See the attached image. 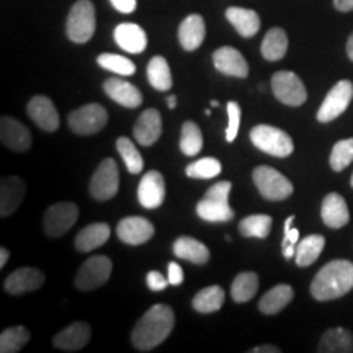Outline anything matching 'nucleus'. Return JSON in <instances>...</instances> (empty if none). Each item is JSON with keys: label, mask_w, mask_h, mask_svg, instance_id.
Instances as JSON below:
<instances>
[{"label": "nucleus", "mask_w": 353, "mask_h": 353, "mask_svg": "<svg viewBox=\"0 0 353 353\" xmlns=\"http://www.w3.org/2000/svg\"><path fill=\"white\" fill-rule=\"evenodd\" d=\"M196 214L208 223H226L234 218V210L229 206V201L211 200L205 196L196 205Z\"/></svg>", "instance_id": "obj_31"}, {"label": "nucleus", "mask_w": 353, "mask_h": 353, "mask_svg": "<svg viewBox=\"0 0 353 353\" xmlns=\"http://www.w3.org/2000/svg\"><path fill=\"white\" fill-rule=\"evenodd\" d=\"M118 188H120V170L117 162L113 159H103L88 185L90 195L97 201H108L117 196Z\"/></svg>", "instance_id": "obj_6"}, {"label": "nucleus", "mask_w": 353, "mask_h": 353, "mask_svg": "<svg viewBox=\"0 0 353 353\" xmlns=\"http://www.w3.org/2000/svg\"><path fill=\"white\" fill-rule=\"evenodd\" d=\"M26 193L25 182L17 175H7L0 183V216L8 218L20 208Z\"/></svg>", "instance_id": "obj_15"}, {"label": "nucleus", "mask_w": 353, "mask_h": 353, "mask_svg": "<svg viewBox=\"0 0 353 353\" xmlns=\"http://www.w3.org/2000/svg\"><path fill=\"white\" fill-rule=\"evenodd\" d=\"M353 162V138L342 139L330 152V167L334 172H342Z\"/></svg>", "instance_id": "obj_42"}, {"label": "nucleus", "mask_w": 353, "mask_h": 353, "mask_svg": "<svg viewBox=\"0 0 353 353\" xmlns=\"http://www.w3.org/2000/svg\"><path fill=\"white\" fill-rule=\"evenodd\" d=\"M224 298H226L224 290L218 285H213L198 291L195 298H193L192 306L195 311L201 312V314H211V312L219 311V309L223 307Z\"/></svg>", "instance_id": "obj_32"}, {"label": "nucleus", "mask_w": 353, "mask_h": 353, "mask_svg": "<svg viewBox=\"0 0 353 353\" xmlns=\"http://www.w3.org/2000/svg\"><path fill=\"white\" fill-rule=\"evenodd\" d=\"M145 281H148V288L151 291H164L170 285L169 278H164V275L159 272H149Z\"/></svg>", "instance_id": "obj_46"}, {"label": "nucleus", "mask_w": 353, "mask_h": 353, "mask_svg": "<svg viewBox=\"0 0 353 353\" xmlns=\"http://www.w3.org/2000/svg\"><path fill=\"white\" fill-rule=\"evenodd\" d=\"M118 239L128 245H143L152 239L154 226L149 219L141 216H130L121 219L117 228Z\"/></svg>", "instance_id": "obj_13"}, {"label": "nucleus", "mask_w": 353, "mask_h": 353, "mask_svg": "<svg viewBox=\"0 0 353 353\" xmlns=\"http://www.w3.org/2000/svg\"><path fill=\"white\" fill-rule=\"evenodd\" d=\"M117 151L120 152L123 162L126 164V169L130 174L138 175L143 172L144 161H143V157H141L138 149H136L134 143H132L130 138H125V136L118 138L117 139Z\"/></svg>", "instance_id": "obj_39"}, {"label": "nucleus", "mask_w": 353, "mask_h": 353, "mask_svg": "<svg viewBox=\"0 0 353 353\" xmlns=\"http://www.w3.org/2000/svg\"><path fill=\"white\" fill-rule=\"evenodd\" d=\"M174 254L190 263L205 265L210 260V250L203 242L193 237L182 236L174 242Z\"/></svg>", "instance_id": "obj_27"}, {"label": "nucleus", "mask_w": 353, "mask_h": 353, "mask_svg": "<svg viewBox=\"0 0 353 353\" xmlns=\"http://www.w3.org/2000/svg\"><path fill=\"white\" fill-rule=\"evenodd\" d=\"M112 6L121 13H132L136 10V0H110Z\"/></svg>", "instance_id": "obj_48"}, {"label": "nucleus", "mask_w": 353, "mask_h": 353, "mask_svg": "<svg viewBox=\"0 0 353 353\" xmlns=\"http://www.w3.org/2000/svg\"><path fill=\"white\" fill-rule=\"evenodd\" d=\"M113 263L105 255H95L82 263L76 275V286L81 291H92L100 288L112 275Z\"/></svg>", "instance_id": "obj_9"}, {"label": "nucleus", "mask_w": 353, "mask_h": 353, "mask_svg": "<svg viewBox=\"0 0 353 353\" xmlns=\"http://www.w3.org/2000/svg\"><path fill=\"white\" fill-rule=\"evenodd\" d=\"M334 7L339 12H352L353 10V0H334Z\"/></svg>", "instance_id": "obj_49"}, {"label": "nucleus", "mask_w": 353, "mask_h": 353, "mask_svg": "<svg viewBox=\"0 0 353 353\" xmlns=\"http://www.w3.org/2000/svg\"><path fill=\"white\" fill-rule=\"evenodd\" d=\"M262 56L267 61H280L286 56L288 51V37L283 28H272L265 34L262 46H260Z\"/></svg>", "instance_id": "obj_30"}, {"label": "nucleus", "mask_w": 353, "mask_h": 353, "mask_svg": "<svg viewBox=\"0 0 353 353\" xmlns=\"http://www.w3.org/2000/svg\"><path fill=\"white\" fill-rule=\"evenodd\" d=\"M44 283V273L38 268L23 267L10 273L3 281V288L10 294H23L28 291H34L41 288Z\"/></svg>", "instance_id": "obj_19"}, {"label": "nucleus", "mask_w": 353, "mask_h": 353, "mask_svg": "<svg viewBox=\"0 0 353 353\" xmlns=\"http://www.w3.org/2000/svg\"><path fill=\"white\" fill-rule=\"evenodd\" d=\"M250 141L260 151L273 157H288L294 151L293 139L288 132L270 125H257L250 131Z\"/></svg>", "instance_id": "obj_4"}, {"label": "nucleus", "mask_w": 353, "mask_h": 353, "mask_svg": "<svg viewBox=\"0 0 353 353\" xmlns=\"http://www.w3.org/2000/svg\"><path fill=\"white\" fill-rule=\"evenodd\" d=\"M211 107H216V108H218V107H219V103H218V101H216V100H211Z\"/></svg>", "instance_id": "obj_54"}, {"label": "nucleus", "mask_w": 353, "mask_h": 353, "mask_svg": "<svg viewBox=\"0 0 353 353\" xmlns=\"http://www.w3.org/2000/svg\"><path fill=\"white\" fill-rule=\"evenodd\" d=\"M259 290V275L254 272H242L234 278L231 296L236 303H247L255 296Z\"/></svg>", "instance_id": "obj_34"}, {"label": "nucleus", "mask_w": 353, "mask_h": 353, "mask_svg": "<svg viewBox=\"0 0 353 353\" xmlns=\"http://www.w3.org/2000/svg\"><path fill=\"white\" fill-rule=\"evenodd\" d=\"M228 128H226V141L232 143L237 138L239 132V123H241V107L237 101H229L228 103Z\"/></svg>", "instance_id": "obj_43"}, {"label": "nucleus", "mask_w": 353, "mask_h": 353, "mask_svg": "<svg viewBox=\"0 0 353 353\" xmlns=\"http://www.w3.org/2000/svg\"><path fill=\"white\" fill-rule=\"evenodd\" d=\"M353 290V263L350 260H332L317 272L311 283V294L317 301H332Z\"/></svg>", "instance_id": "obj_2"}, {"label": "nucleus", "mask_w": 353, "mask_h": 353, "mask_svg": "<svg viewBox=\"0 0 353 353\" xmlns=\"http://www.w3.org/2000/svg\"><path fill=\"white\" fill-rule=\"evenodd\" d=\"M8 257H10V252L6 249V247H2L0 249V268H3L8 262Z\"/></svg>", "instance_id": "obj_51"}, {"label": "nucleus", "mask_w": 353, "mask_h": 353, "mask_svg": "<svg viewBox=\"0 0 353 353\" xmlns=\"http://www.w3.org/2000/svg\"><path fill=\"white\" fill-rule=\"evenodd\" d=\"M148 81L159 92H167L172 88V72L165 57L154 56L148 64Z\"/></svg>", "instance_id": "obj_35"}, {"label": "nucleus", "mask_w": 353, "mask_h": 353, "mask_svg": "<svg viewBox=\"0 0 353 353\" xmlns=\"http://www.w3.org/2000/svg\"><path fill=\"white\" fill-rule=\"evenodd\" d=\"M70 131L81 136L95 134L103 130L108 123L107 108L100 103H88L83 107L74 110L68 117Z\"/></svg>", "instance_id": "obj_7"}, {"label": "nucleus", "mask_w": 353, "mask_h": 353, "mask_svg": "<svg viewBox=\"0 0 353 353\" xmlns=\"http://www.w3.org/2000/svg\"><path fill=\"white\" fill-rule=\"evenodd\" d=\"M250 353H280V348L273 345H260L250 350Z\"/></svg>", "instance_id": "obj_50"}, {"label": "nucleus", "mask_w": 353, "mask_h": 353, "mask_svg": "<svg viewBox=\"0 0 353 353\" xmlns=\"http://www.w3.org/2000/svg\"><path fill=\"white\" fill-rule=\"evenodd\" d=\"M0 141L15 152H26L32 148V134L28 128L12 117H2L0 120Z\"/></svg>", "instance_id": "obj_14"}, {"label": "nucleus", "mask_w": 353, "mask_h": 353, "mask_svg": "<svg viewBox=\"0 0 353 353\" xmlns=\"http://www.w3.org/2000/svg\"><path fill=\"white\" fill-rule=\"evenodd\" d=\"M223 170L221 167V162L214 157H203L200 161L192 162L187 169H185V174H187L190 179H203L208 180L213 179V176H218Z\"/></svg>", "instance_id": "obj_41"}, {"label": "nucleus", "mask_w": 353, "mask_h": 353, "mask_svg": "<svg viewBox=\"0 0 353 353\" xmlns=\"http://www.w3.org/2000/svg\"><path fill=\"white\" fill-rule=\"evenodd\" d=\"M103 90L110 99L125 108H138L143 103V95H141L139 88L123 79H107L103 83Z\"/></svg>", "instance_id": "obj_20"}, {"label": "nucleus", "mask_w": 353, "mask_h": 353, "mask_svg": "<svg viewBox=\"0 0 353 353\" xmlns=\"http://www.w3.org/2000/svg\"><path fill=\"white\" fill-rule=\"evenodd\" d=\"M79 219V208L76 203L61 201L50 206L44 214V232L50 237L64 236L69 229H72L74 224Z\"/></svg>", "instance_id": "obj_10"}, {"label": "nucleus", "mask_w": 353, "mask_h": 353, "mask_svg": "<svg viewBox=\"0 0 353 353\" xmlns=\"http://www.w3.org/2000/svg\"><path fill=\"white\" fill-rule=\"evenodd\" d=\"M252 176L255 187L265 200L283 201L293 195V183L273 167L260 165L254 170Z\"/></svg>", "instance_id": "obj_5"}, {"label": "nucleus", "mask_w": 353, "mask_h": 353, "mask_svg": "<svg viewBox=\"0 0 353 353\" xmlns=\"http://www.w3.org/2000/svg\"><path fill=\"white\" fill-rule=\"evenodd\" d=\"M97 63L100 68L110 70V72L118 74V76H132L136 72V65L131 59L125 56L112 54V52H105L97 57Z\"/></svg>", "instance_id": "obj_40"}, {"label": "nucleus", "mask_w": 353, "mask_h": 353, "mask_svg": "<svg viewBox=\"0 0 353 353\" xmlns=\"http://www.w3.org/2000/svg\"><path fill=\"white\" fill-rule=\"evenodd\" d=\"M325 245L324 236L319 234H311L298 242L296 245V265L298 267H309L319 259Z\"/></svg>", "instance_id": "obj_33"}, {"label": "nucleus", "mask_w": 353, "mask_h": 353, "mask_svg": "<svg viewBox=\"0 0 353 353\" xmlns=\"http://www.w3.org/2000/svg\"><path fill=\"white\" fill-rule=\"evenodd\" d=\"M114 41L118 46L131 54H139L148 46V34L139 25L136 23H121L114 28Z\"/></svg>", "instance_id": "obj_23"}, {"label": "nucleus", "mask_w": 353, "mask_h": 353, "mask_svg": "<svg viewBox=\"0 0 353 353\" xmlns=\"http://www.w3.org/2000/svg\"><path fill=\"white\" fill-rule=\"evenodd\" d=\"M272 92L275 99L288 107H301L307 99L301 79L291 70H280L272 77Z\"/></svg>", "instance_id": "obj_8"}, {"label": "nucleus", "mask_w": 353, "mask_h": 353, "mask_svg": "<svg viewBox=\"0 0 353 353\" xmlns=\"http://www.w3.org/2000/svg\"><path fill=\"white\" fill-rule=\"evenodd\" d=\"M294 221V216H290L288 219L285 221V236H283V242H281V249H285L286 245H298L299 242V231L296 228H291V224H293Z\"/></svg>", "instance_id": "obj_45"}, {"label": "nucleus", "mask_w": 353, "mask_h": 353, "mask_svg": "<svg viewBox=\"0 0 353 353\" xmlns=\"http://www.w3.org/2000/svg\"><path fill=\"white\" fill-rule=\"evenodd\" d=\"M92 329L87 322H74L69 327L57 332L52 339V345L57 350L79 352L90 342Z\"/></svg>", "instance_id": "obj_17"}, {"label": "nucleus", "mask_w": 353, "mask_h": 353, "mask_svg": "<svg viewBox=\"0 0 353 353\" xmlns=\"http://www.w3.org/2000/svg\"><path fill=\"white\" fill-rule=\"evenodd\" d=\"M347 56L348 59L353 61V33L350 34V38H348L347 41Z\"/></svg>", "instance_id": "obj_52"}, {"label": "nucleus", "mask_w": 353, "mask_h": 353, "mask_svg": "<svg viewBox=\"0 0 353 353\" xmlns=\"http://www.w3.org/2000/svg\"><path fill=\"white\" fill-rule=\"evenodd\" d=\"M138 200L145 210H156L165 200V180L161 172L149 170L141 179L138 187Z\"/></svg>", "instance_id": "obj_12"}, {"label": "nucleus", "mask_w": 353, "mask_h": 353, "mask_svg": "<svg viewBox=\"0 0 353 353\" xmlns=\"http://www.w3.org/2000/svg\"><path fill=\"white\" fill-rule=\"evenodd\" d=\"M95 7L90 0H77L70 8L65 33L72 43L83 44L90 41L95 33Z\"/></svg>", "instance_id": "obj_3"}, {"label": "nucleus", "mask_w": 353, "mask_h": 353, "mask_svg": "<svg viewBox=\"0 0 353 353\" xmlns=\"http://www.w3.org/2000/svg\"><path fill=\"white\" fill-rule=\"evenodd\" d=\"M203 149V134L196 123L185 121L180 134V151L185 156L193 157Z\"/></svg>", "instance_id": "obj_38"}, {"label": "nucleus", "mask_w": 353, "mask_h": 353, "mask_svg": "<svg viewBox=\"0 0 353 353\" xmlns=\"http://www.w3.org/2000/svg\"><path fill=\"white\" fill-rule=\"evenodd\" d=\"M213 64L224 76L239 79L249 76V64H247L245 57L232 46H223L216 50L213 54Z\"/></svg>", "instance_id": "obj_16"}, {"label": "nucleus", "mask_w": 353, "mask_h": 353, "mask_svg": "<svg viewBox=\"0 0 353 353\" xmlns=\"http://www.w3.org/2000/svg\"><path fill=\"white\" fill-rule=\"evenodd\" d=\"M32 335L23 325L8 327L0 335V352L2 353H17L30 342Z\"/></svg>", "instance_id": "obj_37"}, {"label": "nucleus", "mask_w": 353, "mask_h": 353, "mask_svg": "<svg viewBox=\"0 0 353 353\" xmlns=\"http://www.w3.org/2000/svg\"><path fill=\"white\" fill-rule=\"evenodd\" d=\"M167 107H169L170 110L176 107V97H174V95L167 97Z\"/></svg>", "instance_id": "obj_53"}, {"label": "nucleus", "mask_w": 353, "mask_h": 353, "mask_svg": "<svg viewBox=\"0 0 353 353\" xmlns=\"http://www.w3.org/2000/svg\"><path fill=\"white\" fill-rule=\"evenodd\" d=\"M321 216L324 224L330 229H341L347 226L350 221V211H348L347 201L339 193H329L322 201Z\"/></svg>", "instance_id": "obj_22"}, {"label": "nucleus", "mask_w": 353, "mask_h": 353, "mask_svg": "<svg viewBox=\"0 0 353 353\" xmlns=\"http://www.w3.org/2000/svg\"><path fill=\"white\" fill-rule=\"evenodd\" d=\"M132 132L141 145H152L162 134L161 112L156 108H148L141 113Z\"/></svg>", "instance_id": "obj_21"}, {"label": "nucleus", "mask_w": 353, "mask_h": 353, "mask_svg": "<svg viewBox=\"0 0 353 353\" xmlns=\"http://www.w3.org/2000/svg\"><path fill=\"white\" fill-rule=\"evenodd\" d=\"M293 298L294 291L290 285H276L263 294L262 299L259 301V309L267 316L278 314L293 301Z\"/></svg>", "instance_id": "obj_28"}, {"label": "nucleus", "mask_w": 353, "mask_h": 353, "mask_svg": "<svg viewBox=\"0 0 353 353\" xmlns=\"http://www.w3.org/2000/svg\"><path fill=\"white\" fill-rule=\"evenodd\" d=\"M273 219L268 214H250L239 223V232L244 237L267 239L272 231Z\"/></svg>", "instance_id": "obj_36"}, {"label": "nucleus", "mask_w": 353, "mask_h": 353, "mask_svg": "<svg viewBox=\"0 0 353 353\" xmlns=\"http://www.w3.org/2000/svg\"><path fill=\"white\" fill-rule=\"evenodd\" d=\"M353 99V83L350 81H341L330 88L324 101L317 112V121L330 123L345 112Z\"/></svg>", "instance_id": "obj_11"}, {"label": "nucleus", "mask_w": 353, "mask_h": 353, "mask_svg": "<svg viewBox=\"0 0 353 353\" xmlns=\"http://www.w3.org/2000/svg\"><path fill=\"white\" fill-rule=\"evenodd\" d=\"M232 183L228 182V180H223V182L214 183L208 192H206V198H211V200H219V201H229V193H231Z\"/></svg>", "instance_id": "obj_44"}, {"label": "nucleus", "mask_w": 353, "mask_h": 353, "mask_svg": "<svg viewBox=\"0 0 353 353\" xmlns=\"http://www.w3.org/2000/svg\"><path fill=\"white\" fill-rule=\"evenodd\" d=\"M226 19L236 28V32L244 38L255 37L260 30L259 13L250 8L229 7L226 10Z\"/></svg>", "instance_id": "obj_25"}, {"label": "nucleus", "mask_w": 353, "mask_h": 353, "mask_svg": "<svg viewBox=\"0 0 353 353\" xmlns=\"http://www.w3.org/2000/svg\"><path fill=\"white\" fill-rule=\"evenodd\" d=\"M350 183H352V188H353V175H352V180H350Z\"/></svg>", "instance_id": "obj_55"}, {"label": "nucleus", "mask_w": 353, "mask_h": 353, "mask_svg": "<svg viewBox=\"0 0 353 353\" xmlns=\"http://www.w3.org/2000/svg\"><path fill=\"white\" fill-rule=\"evenodd\" d=\"M169 283L174 286H179L183 283V270L176 262H170L169 263Z\"/></svg>", "instance_id": "obj_47"}, {"label": "nucleus", "mask_w": 353, "mask_h": 353, "mask_svg": "<svg viewBox=\"0 0 353 353\" xmlns=\"http://www.w3.org/2000/svg\"><path fill=\"white\" fill-rule=\"evenodd\" d=\"M317 352L322 353H352L353 352V335L350 330L335 327L329 329L322 335Z\"/></svg>", "instance_id": "obj_29"}, {"label": "nucleus", "mask_w": 353, "mask_h": 353, "mask_svg": "<svg viewBox=\"0 0 353 353\" xmlns=\"http://www.w3.org/2000/svg\"><path fill=\"white\" fill-rule=\"evenodd\" d=\"M174 325L175 314L172 307L167 304H154L132 329V345L139 352H151L167 341Z\"/></svg>", "instance_id": "obj_1"}, {"label": "nucleus", "mask_w": 353, "mask_h": 353, "mask_svg": "<svg viewBox=\"0 0 353 353\" xmlns=\"http://www.w3.org/2000/svg\"><path fill=\"white\" fill-rule=\"evenodd\" d=\"M110 226L107 223H94L88 224L76 236V249L79 252H92V250L99 249L110 239Z\"/></svg>", "instance_id": "obj_26"}, {"label": "nucleus", "mask_w": 353, "mask_h": 353, "mask_svg": "<svg viewBox=\"0 0 353 353\" xmlns=\"http://www.w3.org/2000/svg\"><path fill=\"white\" fill-rule=\"evenodd\" d=\"M206 37V25L201 15L192 13L180 23L179 41L185 51H195L201 46Z\"/></svg>", "instance_id": "obj_24"}, {"label": "nucleus", "mask_w": 353, "mask_h": 353, "mask_svg": "<svg viewBox=\"0 0 353 353\" xmlns=\"http://www.w3.org/2000/svg\"><path fill=\"white\" fill-rule=\"evenodd\" d=\"M28 117L41 128L43 131L52 132L59 128V113L52 103L51 99L44 95H37L28 101L26 107Z\"/></svg>", "instance_id": "obj_18"}]
</instances>
